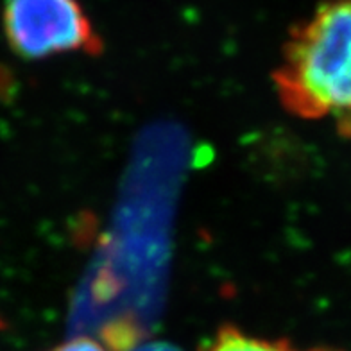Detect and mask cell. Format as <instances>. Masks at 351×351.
Returning <instances> with one entry per match:
<instances>
[{
    "label": "cell",
    "instance_id": "6da1fadb",
    "mask_svg": "<svg viewBox=\"0 0 351 351\" xmlns=\"http://www.w3.org/2000/svg\"><path fill=\"white\" fill-rule=\"evenodd\" d=\"M273 83L291 115L351 136V0H324L292 27Z\"/></svg>",
    "mask_w": 351,
    "mask_h": 351
},
{
    "label": "cell",
    "instance_id": "7a4b0ae2",
    "mask_svg": "<svg viewBox=\"0 0 351 351\" xmlns=\"http://www.w3.org/2000/svg\"><path fill=\"white\" fill-rule=\"evenodd\" d=\"M2 25L10 47L23 60L102 52L101 38L79 0H5Z\"/></svg>",
    "mask_w": 351,
    "mask_h": 351
},
{
    "label": "cell",
    "instance_id": "3957f363",
    "mask_svg": "<svg viewBox=\"0 0 351 351\" xmlns=\"http://www.w3.org/2000/svg\"><path fill=\"white\" fill-rule=\"evenodd\" d=\"M204 351H332V350H300L289 341H271V339L254 337L242 332L233 324L221 326L217 335L212 339Z\"/></svg>",
    "mask_w": 351,
    "mask_h": 351
},
{
    "label": "cell",
    "instance_id": "277c9868",
    "mask_svg": "<svg viewBox=\"0 0 351 351\" xmlns=\"http://www.w3.org/2000/svg\"><path fill=\"white\" fill-rule=\"evenodd\" d=\"M49 351H110L101 341L86 335H79V337L69 339V341L61 342L60 346L52 348Z\"/></svg>",
    "mask_w": 351,
    "mask_h": 351
},
{
    "label": "cell",
    "instance_id": "5b68a950",
    "mask_svg": "<svg viewBox=\"0 0 351 351\" xmlns=\"http://www.w3.org/2000/svg\"><path fill=\"white\" fill-rule=\"evenodd\" d=\"M131 351H181L178 348H174L172 344H167V342H147V344H142V346L134 348Z\"/></svg>",
    "mask_w": 351,
    "mask_h": 351
}]
</instances>
